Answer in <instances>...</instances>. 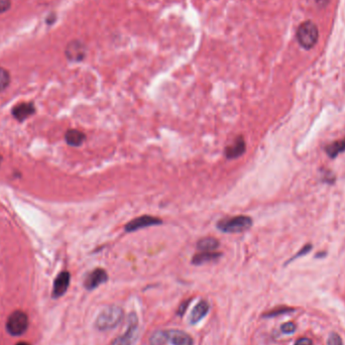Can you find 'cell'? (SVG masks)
Listing matches in <instances>:
<instances>
[{
	"label": "cell",
	"mask_w": 345,
	"mask_h": 345,
	"mask_svg": "<svg viewBox=\"0 0 345 345\" xmlns=\"http://www.w3.org/2000/svg\"><path fill=\"white\" fill-rule=\"evenodd\" d=\"M253 224L252 218L247 215H236L220 219L216 227L223 233H241L250 229Z\"/></svg>",
	"instance_id": "6da1fadb"
},
{
	"label": "cell",
	"mask_w": 345,
	"mask_h": 345,
	"mask_svg": "<svg viewBox=\"0 0 345 345\" xmlns=\"http://www.w3.org/2000/svg\"><path fill=\"white\" fill-rule=\"evenodd\" d=\"M291 311V309H288V308H279V309H277L271 313H267L265 316L266 317H273V316H277V315H280V314H283L285 312H289Z\"/></svg>",
	"instance_id": "cb8c5ba5"
},
{
	"label": "cell",
	"mask_w": 345,
	"mask_h": 345,
	"mask_svg": "<svg viewBox=\"0 0 345 345\" xmlns=\"http://www.w3.org/2000/svg\"><path fill=\"white\" fill-rule=\"evenodd\" d=\"M1 162H2V157L0 156V164H1Z\"/></svg>",
	"instance_id": "f1b7e54d"
},
{
	"label": "cell",
	"mask_w": 345,
	"mask_h": 345,
	"mask_svg": "<svg viewBox=\"0 0 345 345\" xmlns=\"http://www.w3.org/2000/svg\"><path fill=\"white\" fill-rule=\"evenodd\" d=\"M86 48L79 41L71 42L66 49V56L72 62H80L85 58Z\"/></svg>",
	"instance_id": "8fae6325"
},
{
	"label": "cell",
	"mask_w": 345,
	"mask_h": 345,
	"mask_svg": "<svg viewBox=\"0 0 345 345\" xmlns=\"http://www.w3.org/2000/svg\"><path fill=\"white\" fill-rule=\"evenodd\" d=\"M165 336H167V341L173 345H194L193 338L181 330L165 331Z\"/></svg>",
	"instance_id": "30bf717a"
},
{
	"label": "cell",
	"mask_w": 345,
	"mask_h": 345,
	"mask_svg": "<svg viewBox=\"0 0 345 345\" xmlns=\"http://www.w3.org/2000/svg\"><path fill=\"white\" fill-rule=\"evenodd\" d=\"M295 345H313V343L309 338H300L296 341Z\"/></svg>",
	"instance_id": "d4e9b609"
},
{
	"label": "cell",
	"mask_w": 345,
	"mask_h": 345,
	"mask_svg": "<svg viewBox=\"0 0 345 345\" xmlns=\"http://www.w3.org/2000/svg\"><path fill=\"white\" fill-rule=\"evenodd\" d=\"M188 303H190V301H189V302H186L185 304H182V305H181V307H180V310H179V312H178V314H179V315H183V313H184V312H185V310H186V307H187L186 305H187Z\"/></svg>",
	"instance_id": "484cf974"
},
{
	"label": "cell",
	"mask_w": 345,
	"mask_h": 345,
	"mask_svg": "<svg viewBox=\"0 0 345 345\" xmlns=\"http://www.w3.org/2000/svg\"><path fill=\"white\" fill-rule=\"evenodd\" d=\"M138 328V319L134 313L129 317V327L125 333L115 340L111 345H131L135 340Z\"/></svg>",
	"instance_id": "8992f818"
},
{
	"label": "cell",
	"mask_w": 345,
	"mask_h": 345,
	"mask_svg": "<svg viewBox=\"0 0 345 345\" xmlns=\"http://www.w3.org/2000/svg\"><path fill=\"white\" fill-rule=\"evenodd\" d=\"M325 151L329 158L335 159L338 155L345 151V138L336 140V142L328 145L325 148Z\"/></svg>",
	"instance_id": "e0dca14e"
},
{
	"label": "cell",
	"mask_w": 345,
	"mask_h": 345,
	"mask_svg": "<svg viewBox=\"0 0 345 345\" xmlns=\"http://www.w3.org/2000/svg\"><path fill=\"white\" fill-rule=\"evenodd\" d=\"M86 135L78 130H69L65 134L66 143L71 147H80L85 142Z\"/></svg>",
	"instance_id": "2e32d148"
},
{
	"label": "cell",
	"mask_w": 345,
	"mask_h": 345,
	"mask_svg": "<svg viewBox=\"0 0 345 345\" xmlns=\"http://www.w3.org/2000/svg\"><path fill=\"white\" fill-rule=\"evenodd\" d=\"M209 311V304L207 301H200L195 307L194 309L192 310L190 317H189V322L191 324H197L200 320L206 316V314Z\"/></svg>",
	"instance_id": "7c38bea8"
},
{
	"label": "cell",
	"mask_w": 345,
	"mask_h": 345,
	"mask_svg": "<svg viewBox=\"0 0 345 345\" xmlns=\"http://www.w3.org/2000/svg\"><path fill=\"white\" fill-rule=\"evenodd\" d=\"M16 345H31L30 343H28V342H24V341H21V342H18V343H16Z\"/></svg>",
	"instance_id": "83f0119b"
},
{
	"label": "cell",
	"mask_w": 345,
	"mask_h": 345,
	"mask_svg": "<svg viewBox=\"0 0 345 345\" xmlns=\"http://www.w3.org/2000/svg\"><path fill=\"white\" fill-rule=\"evenodd\" d=\"M246 150V140L242 135H238L234 142L225 148L224 149V156L228 160H235L240 158Z\"/></svg>",
	"instance_id": "ba28073f"
},
{
	"label": "cell",
	"mask_w": 345,
	"mask_h": 345,
	"mask_svg": "<svg viewBox=\"0 0 345 345\" xmlns=\"http://www.w3.org/2000/svg\"><path fill=\"white\" fill-rule=\"evenodd\" d=\"M220 246L219 240L215 237H203L199 239L196 244V248L199 251H216Z\"/></svg>",
	"instance_id": "9a60e30c"
},
{
	"label": "cell",
	"mask_w": 345,
	"mask_h": 345,
	"mask_svg": "<svg viewBox=\"0 0 345 345\" xmlns=\"http://www.w3.org/2000/svg\"><path fill=\"white\" fill-rule=\"evenodd\" d=\"M167 342V336H165V331H156L150 336V344L151 345H164Z\"/></svg>",
	"instance_id": "ac0fdd59"
},
{
	"label": "cell",
	"mask_w": 345,
	"mask_h": 345,
	"mask_svg": "<svg viewBox=\"0 0 345 345\" xmlns=\"http://www.w3.org/2000/svg\"><path fill=\"white\" fill-rule=\"evenodd\" d=\"M328 345H343L340 336L337 333H331L328 338Z\"/></svg>",
	"instance_id": "ffe728a7"
},
{
	"label": "cell",
	"mask_w": 345,
	"mask_h": 345,
	"mask_svg": "<svg viewBox=\"0 0 345 345\" xmlns=\"http://www.w3.org/2000/svg\"><path fill=\"white\" fill-rule=\"evenodd\" d=\"M316 2H317L319 5L324 6V5H326V4L329 2V0H316Z\"/></svg>",
	"instance_id": "4316f807"
},
{
	"label": "cell",
	"mask_w": 345,
	"mask_h": 345,
	"mask_svg": "<svg viewBox=\"0 0 345 345\" xmlns=\"http://www.w3.org/2000/svg\"><path fill=\"white\" fill-rule=\"evenodd\" d=\"M163 223H164L163 219L159 218V217L146 214V215L138 216L136 218L131 219V221L127 222L124 225V231L127 233H131L140 229H145L152 226H159L162 225Z\"/></svg>",
	"instance_id": "5b68a950"
},
{
	"label": "cell",
	"mask_w": 345,
	"mask_h": 345,
	"mask_svg": "<svg viewBox=\"0 0 345 345\" xmlns=\"http://www.w3.org/2000/svg\"><path fill=\"white\" fill-rule=\"evenodd\" d=\"M221 257L222 253L218 251H200L199 253H196L193 259H192V263L195 265H202L204 263L219 260Z\"/></svg>",
	"instance_id": "4fadbf2b"
},
{
	"label": "cell",
	"mask_w": 345,
	"mask_h": 345,
	"mask_svg": "<svg viewBox=\"0 0 345 345\" xmlns=\"http://www.w3.org/2000/svg\"><path fill=\"white\" fill-rule=\"evenodd\" d=\"M71 275L69 272H62L58 275L54 282L53 287V298L58 299L65 294L70 286Z\"/></svg>",
	"instance_id": "9c48e42d"
},
{
	"label": "cell",
	"mask_w": 345,
	"mask_h": 345,
	"mask_svg": "<svg viewBox=\"0 0 345 345\" xmlns=\"http://www.w3.org/2000/svg\"><path fill=\"white\" fill-rule=\"evenodd\" d=\"M35 108L33 103H20L12 109V115L18 121H23L34 113Z\"/></svg>",
	"instance_id": "5bb4252c"
},
{
	"label": "cell",
	"mask_w": 345,
	"mask_h": 345,
	"mask_svg": "<svg viewBox=\"0 0 345 345\" xmlns=\"http://www.w3.org/2000/svg\"><path fill=\"white\" fill-rule=\"evenodd\" d=\"M11 6V0H0V15L4 14Z\"/></svg>",
	"instance_id": "603a6c76"
},
{
	"label": "cell",
	"mask_w": 345,
	"mask_h": 345,
	"mask_svg": "<svg viewBox=\"0 0 345 345\" xmlns=\"http://www.w3.org/2000/svg\"><path fill=\"white\" fill-rule=\"evenodd\" d=\"M312 249V246L311 245H306L299 252H297V254L295 255V257H293V259H291L290 261H289V263L290 262H292V261H294V260H295V259H297V258H300V257H303V255H305V254H307V253H308L310 250Z\"/></svg>",
	"instance_id": "7402d4cb"
},
{
	"label": "cell",
	"mask_w": 345,
	"mask_h": 345,
	"mask_svg": "<svg viewBox=\"0 0 345 345\" xmlns=\"http://www.w3.org/2000/svg\"><path fill=\"white\" fill-rule=\"evenodd\" d=\"M29 327V317L23 311H15L10 314L6 322V330L12 336L22 335Z\"/></svg>",
	"instance_id": "277c9868"
},
{
	"label": "cell",
	"mask_w": 345,
	"mask_h": 345,
	"mask_svg": "<svg viewBox=\"0 0 345 345\" xmlns=\"http://www.w3.org/2000/svg\"><path fill=\"white\" fill-rule=\"evenodd\" d=\"M10 83V76L8 71L0 68V92L4 91Z\"/></svg>",
	"instance_id": "d6986e66"
},
{
	"label": "cell",
	"mask_w": 345,
	"mask_h": 345,
	"mask_svg": "<svg viewBox=\"0 0 345 345\" xmlns=\"http://www.w3.org/2000/svg\"><path fill=\"white\" fill-rule=\"evenodd\" d=\"M298 43L306 49H312L318 42L319 31L313 21H305L300 24L297 31Z\"/></svg>",
	"instance_id": "3957f363"
},
{
	"label": "cell",
	"mask_w": 345,
	"mask_h": 345,
	"mask_svg": "<svg viewBox=\"0 0 345 345\" xmlns=\"http://www.w3.org/2000/svg\"><path fill=\"white\" fill-rule=\"evenodd\" d=\"M295 330H296V325L294 324L293 322H288V323H285V324L282 325V331L286 334L294 333V332H295Z\"/></svg>",
	"instance_id": "44dd1931"
},
{
	"label": "cell",
	"mask_w": 345,
	"mask_h": 345,
	"mask_svg": "<svg viewBox=\"0 0 345 345\" xmlns=\"http://www.w3.org/2000/svg\"><path fill=\"white\" fill-rule=\"evenodd\" d=\"M123 310L118 306H108L98 315L95 326L98 330L106 331L116 327L122 320Z\"/></svg>",
	"instance_id": "7a4b0ae2"
},
{
	"label": "cell",
	"mask_w": 345,
	"mask_h": 345,
	"mask_svg": "<svg viewBox=\"0 0 345 345\" xmlns=\"http://www.w3.org/2000/svg\"><path fill=\"white\" fill-rule=\"evenodd\" d=\"M107 280H108V275L106 271L103 270V268L97 267L94 271L88 274V276L84 280V287L89 291H92L98 288L100 285L105 284Z\"/></svg>",
	"instance_id": "52a82bcc"
}]
</instances>
